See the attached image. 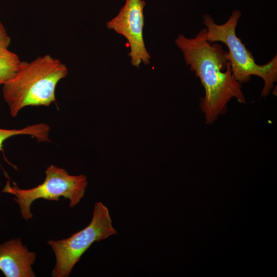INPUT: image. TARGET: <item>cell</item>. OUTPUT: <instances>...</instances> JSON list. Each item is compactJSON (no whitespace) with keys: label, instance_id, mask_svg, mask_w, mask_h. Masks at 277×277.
I'll list each match as a JSON object with an SVG mask.
<instances>
[{"label":"cell","instance_id":"3","mask_svg":"<svg viewBox=\"0 0 277 277\" xmlns=\"http://www.w3.org/2000/svg\"><path fill=\"white\" fill-rule=\"evenodd\" d=\"M241 16V12L234 10L226 22L219 25L209 14L204 15L206 39L210 43L220 42L227 46L232 73L240 83L248 82L252 75L262 78L264 85L261 96H265L270 93L277 80V56L262 65L255 63L251 52L236 35L235 29Z\"/></svg>","mask_w":277,"mask_h":277},{"label":"cell","instance_id":"7","mask_svg":"<svg viewBox=\"0 0 277 277\" xmlns=\"http://www.w3.org/2000/svg\"><path fill=\"white\" fill-rule=\"evenodd\" d=\"M36 253L30 251L20 238L0 244V270L6 277H34L32 265Z\"/></svg>","mask_w":277,"mask_h":277},{"label":"cell","instance_id":"8","mask_svg":"<svg viewBox=\"0 0 277 277\" xmlns=\"http://www.w3.org/2000/svg\"><path fill=\"white\" fill-rule=\"evenodd\" d=\"M50 127L44 123L28 126L20 129H4L0 128V151H3V142L14 135L27 134L35 137L38 142L49 141Z\"/></svg>","mask_w":277,"mask_h":277},{"label":"cell","instance_id":"9","mask_svg":"<svg viewBox=\"0 0 277 277\" xmlns=\"http://www.w3.org/2000/svg\"><path fill=\"white\" fill-rule=\"evenodd\" d=\"M21 62L18 55L8 49L0 50V85L15 75Z\"/></svg>","mask_w":277,"mask_h":277},{"label":"cell","instance_id":"4","mask_svg":"<svg viewBox=\"0 0 277 277\" xmlns=\"http://www.w3.org/2000/svg\"><path fill=\"white\" fill-rule=\"evenodd\" d=\"M88 185L87 178L84 174L71 175L64 168L51 165L46 170V178L43 183L28 189H21L8 180L2 192L13 195L18 204L22 217L28 221L32 219L30 207L38 199L58 201L61 196L68 199L70 207L77 205L84 197Z\"/></svg>","mask_w":277,"mask_h":277},{"label":"cell","instance_id":"5","mask_svg":"<svg viewBox=\"0 0 277 277\" xmlns=\"http://www.w3.org/2000/svg\"><path fill=\"white\" fill-rule=\"evenodd\" d=\"M117 234L108 208L101 202L95 203L92 219L85 228L68 238L48 241L56 259L52 276H68L82 255L93 243Z\"/></svg>","mask_w":277,"mask_h":277},{"label":"cell","instance_id":"1","mask_svg":"<svg viewBox=\"0 0 277 277\" xmlns=\"http://www.w3.org/2000/svg\"><path fill=\"white\" fill-rule=\"evenodd\" d=\"M207 29L203 28L193 38L180 34L175 39L186 63L194 71L205 89L200 107L206 124H211L225 114L232 98L245 103L241 84L233 76L228 52L219 44L206 39Z\"/></svg>","mask_w":277,"mask_h":277},{"label":"cell","instance_id":"10","mask_svg":"<svg viewBox=\"0 0 277 277\" xmlns=\"http://www.w3.org/2000/svg\"><path fill=\"white\" fill-rule=\"evenodd\" d=\"M10 43L11 38L4 26L0 21V50L8 49Z\"/></svg>","mask_w":277,"mask_h":277},{"label":"cell","instance_id":"6","mask_svg":"<svg viewBox=\"0 0 277 277\" xmlns=\"http://www.w3.org/2000/svg\"><path fill=\"white\" fill-rule=\"evenodd\" d=\"M144 0H126L118 14L106 23L107 27L123 35L128 41L131 63L139 68L143 62L150 63V55L147 50L143 37L144 26Z\"/></svg>","mask_w":277,"mask_h":277},{"label":"cell","instance_id":"2","mask_svg":"<svg viewBox=\"0 0 277 277\" xmlns=\"http://www.w3.org/2000/svg\"><path fill=\"white\" fill-rule=\"evenodd\" d=\"M68 73L66 65L50 55L21 62L15 75L3 84V94L11 115L28 106H49L56 101L58 82Z\"/></svg>","mask_w":277,"mask_h":277}]
</instances>
